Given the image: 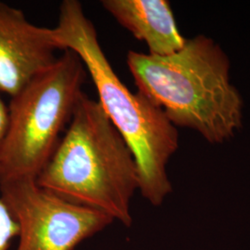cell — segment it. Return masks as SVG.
<instances>
[{
  "label": "cell",
  "mask_w": 250,
  "mask_h": 250,
  "mask_svg": "<svg viewBox=\"0 0 250 250\" xmlns=\"http://www.w3.org/2000/svg\"><path fill=\"white\" fill-rule=\"evenodd\" d=\"M127 65L138 92L175 127L194 130L211 145L241 129L244 101L231 81L229 57L212 38L197 35L166 56L130 50Z\"/></svg>",
  "instance_id": "obj_1"
},
{
  "label": "cell",
  "mask_w": 250,
  "mask_h": 250,
  "mask_svg": "<svg viewBox=\"0 0 250 250\" xmlns=\"http://www.w3.org/2000/svg\"><path fill=\"white\" fill-rule=\"evenodd\" d=\"M51 34L60 49L72 50L84 64L98 92V102L134 155L138 191L152 206L162 205L172 191L167 166L178 149L177 127L161 107L120 80L79 1H63Z\"/></svg>",
  "instance_id": "obj_2"
},
{
  "label": "cell",
  "mask_w": 250,
  "mask_h": 250,
  "mask_svg": "<svg viewBox=\"0 0 250 250\" xmlns=\"http://www.w3.org/2000/svg\"><path fill=\"white\" fill-rule=\"evenodd\" d=\"M36 182L69 202L132 225L131 203L139 189L134 155L98 100L84 93Z\"/></svg>",
  "instance_id": "obj_3"
},
{
  "label": "cell",
  "mask_w": 250,
  "mask_h": 250,
  "mask_svg": "<svg viewBox=\"0 0 250 250\" xmlns=\"http://www.w3.org/2000/svg\"><path fill=\"white\" fill-rule=\"evenodd\" d=\"M86 75L79 56L65 49L49 68L11 98L0 181L37 179L72 120Z\"/></svg>",
  "instance_id": "obj_4"
},
{
  "label": "cell",
  "mask_w": 250,
  "mask_h": 250,
  "mask_svg": "<svg viewBox=\"0 0 250 250\" xmlns=\"http://www.w3.org/2000/svg\"><path fill=\"white\" fill-rule=\"evenodd\" d=\"M0 197L18 224L15 250H73L114 222L54 195L36 179L0 181Z\"/></svg>",
  "instance_id": "obj_5"
},
{
  "label": "cell",
  "mask_w": 250,
  "mask_h": 250,
  "mask_svg": "<svg viewBox=\"0 0 250 250\" xmlns=\"http://www.w3.org/2000/svg\"><path fill=\"white\" fill-rule=\"evenodd\" d=\"M59 49L51 28L36 26L0 1V93L14 97L56 62Z\"/></svg>",
  "instance_id": "obj_6"
},
{
  "label": "cell",
  "mask_w": 250,
  "mask_h": 250,
  "mask_svg": "<svg viewBox=\"0 0 250 250\" xmlns=\"http://www.w3.org/2000/svg\"><path fill=\"white\" fill-rule=\"evenodd\" d=\"M117 21L148 47V54L166 56L186 44L167 0H102Z\"/></svg>",
  "instance_id": "obj_7"
},
{
  "label": "cell",
  "mask_w": 250,
  "mask_h": 250,
  "mask_svg": "<svg viewBox=\"0 0 250 250\" xmlns=\"http://www.w3.org/2000/svg\"><path fill=\"white\" fill-rule=\"evenodd\" d=\"M18 232L14 216L0 197V250H9L11 242L18 236Z\"/></svg>",
  "instance_id": "obj_8"
},
{
  "label": "cell",
  "mask_w": 250,
  "mask_h": 250,
  "mask_svg": "<svg viewBox=\"0 0 250 250\" xmlns=\"http://www.w3.org/2000/svg\"><path fill=\"white\" fill-rule=\"evenodd\" d=\"M9 127V107L0 96V159Z\"/></svg>",
  "instance_id": "obj_9"
}]
</instances>
